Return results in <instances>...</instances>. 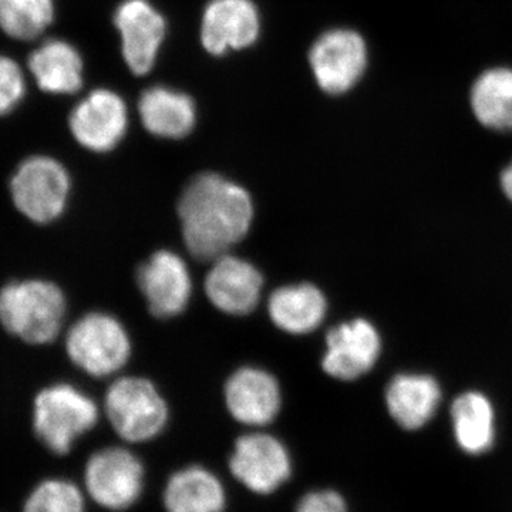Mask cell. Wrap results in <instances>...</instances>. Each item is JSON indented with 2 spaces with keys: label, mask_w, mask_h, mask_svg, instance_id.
Here are the masks:
<instances>
[{
  "label": "cell",
  "mask_w": 512,
  "mask_h": 512,
  "mask_svg": "<svg viewBox=\"0 0 512 512\" xmlns=\"http://www.w3.org/2000/svg\"><path fill=\"white\" fill-rule=\"evenodd\" d=\"M178 217L190 254L201 261H215L248 234L254 204L241 185L205 173L185 187Z\"/></svg>",
  "instance_id": "obj_1"
},
{
  "label": "cell",
  "mask_w": 512,
  "mask_h": 512,
  "mask_svg": "<svg viewBox=\"0 0 512 512\" xmlns=\"http://www.w3.org/2000/svg\"><path fill=\"white\" fill-rule=\"evenodd\" d=\"M66 318L59 286L43 279L12 281L0 288V325L30 345L53 342Z\"/></svg>",
  "instance_id": "obj_2"
},
{
  "label": "cell",
  "mask_w": 512,
  "mask_h": 512,
  "mask_svg": "<svg viewBox=\"0 0 512 512\" xmlns=\"http://www.w3.org/2000/svg\"><path fill=\"white\" fill-rule=\"evenodd\" d=\"M97 421V404L72 384H53L36 396L33 429L37 439L57 456L70 453L76 441Z\"/></svg>",
  "instance_id": "obj_3"
},
{
  "label": "cell",
  "mask_w": 512,
  "mask_h": 512,
  "mask_svg": "<svg viewBox=\"0 0 512 512\" xmlns=\"http://www.w3.org/2000/svg\"><path fill=\"white\" fill-rule=\"evenodd\" d=\"M69 173L62 163L47 156H32L18 165L10 180V197L16 210L36 224H50L66 210Z\"/></svg>",
  "instance_id": "obj_4"
},
{
  "label": "cell",
  "mask_w": 512,
  "mask_h": 512,
  "mask_svg": "<svg viewBox=\"0 0 512 512\" xmlns=\"http://www.w3.org/2000/svg\"><path fill=\"white\" fill-rule=\"evenodd\" d=\"M70 360L94 377L119 372L131 353L130 339L123 325L106 313H89L77 320L66 338Z\"/></svg>",
  "instance_id": "obj_5"
},
{
  "label": "cell",
  "mask_w": 512,
  "mask_h": 512,
  "mask_svg": "<svg viewBox=\"0 0 512 512\" xmlns=\"http://www.w3.org/2000/svg\"><path fill=\"white\" fill-rule=\"evenodd\" d=\"M106 413L121 439L153 440L164 430L168 407L156 386L141 377H123L106 394Z\"/></svg>",
  "instance_id": "obj_6"
},
{
  "label": "cell",
  "mask_w": 512,
  "mask_h": 512,
  "mask_svg": "<svg viewBox=\"0 0 512 512\" xmlns=\"http://www.w3.org/2000/svg\"><path fill=\"white\" fill-rule=\"evenodd\" d=\"M84 484L90 497L101 507L127 510L143 493L144 467L126 448H104L87 461Z\"/></svg>",
  "instance_id": "obj_7"
},
{
  "label": "cell",
  "mask_w": 512,
  "mask_h": 512,
  "mask_svg": "<svg viewBox=\"0 0 512 512\" xmlns=\"http://www.w3.org/2000/svg\"><path fill=\"white\" fill-rule=\"evenodd\" d=\"M313 76L320 89L329 94L349 92L362 79L367 47L359 33L335 29L323 33L309 53Z\"/></svg>",
  "instance_id": "obj_8"
},
{
  "label": "cell",
  "mask_w": 512,
  "mask_h": 512,
  "mask_svg": "<svg viewBox=\"0 0 512 512\" xmlns=\"http://www.w3.org/2000/svg\"><path fill=\"white\" fill-rule=\"evenodd\" d=\"M232 474L256 494H272L291 478L292 460L288 450L271 434L254 433L239 437L229 458Z\"/></svg>",
  "instance_id": "obj_9"
},
{
  "label": "cell",
  "mask_w": 512,
  "mask_h": 512,
  "mask_svg": "<svg viewBox=\"0 0 512 512\" xmlns=\"http://www.w3.org/2000/svg\"><path fill=\"white\" fill-rule=\"evenodd\" d=\"M382 353V338L370 320L340 323L326 335L322 367L330 377L352 382L369 373Z\"/></svg>",
  "instance_id": "obj_10"
},
{
  "label": "cell",
  "mask_w": 512,
  "mask_h": 512,
  "mask_svg": "<svg viewBox=\"0 0 512 512\" xmlns=\"http://www.w3.org/2000/svg\"><path fill=\"white\" fill-rule=\"evenodd\" d=\"M69 126L80 146L94 153H106L117 147L126 134V103L110 90H94L74 107Z\"/></svg>",
  "instance_id": "obj_11"
},
{
  "label": "cell",
  "mask_w": 512,
  "mask_h": 512,
  "mask_svg": "<svg viewBox=\"0 0 512 512\" xmlns=\"http://www.w3.org/2000/svg\"><path fill=\"white\" fill-rule=\"evenodd\" d=\"M137 282L148 309L157 318L180 315L190 302V271L183 259L174 252L158 251L151 256L138 269Z\"/></svg>",
  "instance_id": "obj_12"
},
{
  "label": "cell",
  "mask_w": 512,
  "mask_h": 512,
  "mask_svg": "<svg viewBox=\"0 0 512 512\" xmlns=\"http://www.w3.org/2000/svg\"><path fill=\"white\" fill-rule=\"evenodd\" d=\"M121 50L131 72L143 76L156 63L165 36V20L147 0H126L114 16Z\"/></svg>",
  "instance_id": "obj_13"
},
{
  "label": "cell",
  "mask_w": 512,
  "mask_h": 512,
  "mask_svg": "<svg viewBox=\"0 0 512 512\" xmlns=\"http://www.w3.org/2000/svg\"><path fill=\"white\" fill-rule=\"evenodd\" d=\"M261 20L251 0H211L201 25L202 46L211 55L254 45Z\"/></svg>",
  "instance_id": "obj_14"
},
{
  "label": "cell",
  "mask_w": 512,
  "mask_h": 512,
  "mask_svg": "<svg viewBox=\"0 0 512 512\" xmlns=\"http://www.w3.org/2000/svg\"><path fill=\"white\" fill-rule=\"evenodd\" d=\"M261 272L244 259L222 255L205 279V291L215 308L228 315H248L258 306L261 299Z\"/></svg>",
  "instance_id": "obj_15"
},
{
  "label": "cell",
  "mask_w": 512,
  "mask_h": 512,
  "mask_svg": "<svg viewBox=\"0 0 512 512\" xmlns=\"http://www.w3.org/2000/svg\"><path fill=\"white\" fill-rule=\"evenodd\" d=\"M225 402L231 416L248 426H266L278 416L282 396L271 373L242 367L225 384Z\"/></svg>",
  "instance_id": "obj_16"
},
{
  "label": "cell",
  "mask_w": 512,
  "mask_h": 512,
  "mask_svg": "<svg viewBox=\"0 0 512 512\" xmlns=\"http://www.w3.org/2000/svg\"><path fill=\"white\" fill-rule=\"evenodd\" d=\"M440 402L441 387L433 376L400 373L387 384V410L404 430L414 431L426 426L437 413Z\"/></svg>",
  "instance_id": "obj_17"
},
{
  "label": "cell",
  "mask_w": 512,
  "mask_h": 512,
  "mask_svg": "<svg viewBox=\"0 0 512 512\" xmlns=\"http://www.w3.org/2000/svg\"><path fill=\"white\" fill-rule=\"evenodd\" d=\"M29 70L45 93L74 94L83 86V59L64 40H47L29 56Z\"/></svg>",
  "instance_id": "obj_18"
},
{
  "label": "cell",
  "mask_w": 512,
  "mask_h": 512,
  "mask_svg": "<svg viewBox=\"0 0 512 512\" xmlns=\"http://www.w3.org/2000/svg\"><path fill=\"white\" fill-rule=\"evenodd\" d=\"M268 312L279 329L292 335H306L325 320L328 302L315 285H289L272 293Z\"/></svg>",
  "instance_id": "obj_19"
},
{
  "label": "cell",
  "mask_w": 512,
  "mask_h": 512,
  "mask_svg": "<svg viewBox=\"0 0 512 512\" xmlns=\"http://www.w3.org/2000/svg\"><path fill=\"white\" fill-rule=\"evenodd\" d=\"M138 109L143 126L157 137L188 136L197 120V110L191 97L163 86L146 90Z\"/></svg>",
  "instance_id": "obj_20"
},
{
  "label": "cell",
  "mask_w": 512,
  "mask_h": 512,
  "mask_svg": "<svg viewBox=\"0 0 512 512\" xmlns=\"http://www.w3.org/2000/svg\"><path fill=\"white\" fill-rule=\"evenodd\" d=\"M227 504L224 485L210 470L191 466L177 471L164 490L167 512H222Z\"/></svg>",
  "instance_id": "obj_21"
},
{
  "label": "cell",
  "mask_w": 512,
  "mask_h": 512,
  "mask_svg": "<svg viewBox=\"0 0 512 512\" xmlns=\"http://www.w3.org/2000/svg\"><path fill=\"white\" fill-rule=\"evenodd\" d=\"M451 423L458 447L471 456L487 453L495 441V412L485 394L471 390L451 404Z\"/></svg>",
  "instance_id": "obj_22"
},
{
  "label": "cell",
  "mask_w": 512,
  "mask_h": 512,
  "mask_svg": "<svg viewBox=\"0 0 512 512\" xmlns=\"http://www.w3.org/2000/svg\"><path fill=\"white\" fill-rule=\"evenodd\" d=\"M471 109L490 130L512 131V69L497 67L481 74L471 89Z\"/></svg>",
  "instance_id": "obj_23"
},
{
  "label": "cell",
  "mask_w": 512,
  "mask_h": 512,
  "mask_svg": "<svg viewBox=\"0 0 512 512\" xmlns=\"http://www.w3.org/2000/svg\"><path fill=\"white\" fill-rule=\"evenodd\" d=\"M53 19V0H0V29L20 42L43 35Z\"/></svg>",
  "instance_id": "obj_24"
},
{
  "label": "cell",
  "mask_w": 512,
  "mask_h": 512,
  "mask_svg": "<svg viewBox=\"0 0 512 512\" xmlns=\"http://www.w3.org/2000/svg\"><path fill=\"white\" fill-rule=\"evenodd\" d=\"M23 512H86L84 498L77 485L62 478H50L33 488Z\"/></svg>",
  "instance_id": "obj_25"
},
{
  "label": "cell",
  "mask_w": 512,
  "mask_h": 512,
  "mask_svg": "<svg viewBox=\"0 0 512 512\" xmlns=\"http://www.w3.org/2000/svg\"><path fill=\"white\" fill-rule=\"evenodd\" d=\"M26 94V79L20 64L0 55V116L12 113Z\"/></svg>",
  "instance_id": "obj_26"
},
{
  "label": "cell",
  "mask_w": 512,
  "mask_h": 512,
  "mask_svg": "<svg viewBox=\"0 0 512 512\" xmlns=\"http://www.w3.org/2000/svg\"><path fill=\"white\" fill-rule=\"evenodd\" d=\"M295 512H348V505L336 491H312L303 495Z\"/></svg>",
  "instance_id": "obj_27"
},
{
  "label": "cell",
  "mask_w": 512,
  "mask_h": 512,
  "mask_svg": "<svg viewBox=\"0 0 512 512\" xmlns=\"http://www.w3.org/2000/svg\"><path fill=\"white\" fill-rule=\"evenodd\" d=\"M500 185L505 197L512 202V161L501 173Z\"/></svg>",
  "instance_id": "obj_28"
}]
</instances>
